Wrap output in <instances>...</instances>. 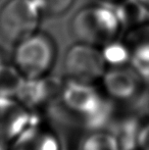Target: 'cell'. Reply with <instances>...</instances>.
<instances>
[{"mask_svg": "<svg viewBox=\"0 0 149 150\" xmlns=\"http://www.w3.org/2000/svg\"><path fill=\"white\" fill-rule=\"evenodd\" d=\"M77 42L103 48L119 39L123 31L114 9L105 4H90L79 9L70 24Z\"/></svg>", "mask_w": 149, "mask_h": 150, "instance_id": "cell-1", "label": "cell"}, {"mask_svg": "<svg viewBox=\"0 0 149 150\" xmlns=\"http://www.w3.org/2000/svg\"><path fill=\"white\" fill-rule=\"evenodd\" d=\"M57 48L54 39L37 31L14 44L12 64L27 80L44 78L55 62Z\"/></svg>", "mask_w": 149, "mask_h": 150, "instance_id": "cell-2", "label": "cell"}, {"mask_svg": "<svg viewBox=\"0 0 149 150\" xmlns=\"http://www.w3.org/2000/svg\"><path fill=\"white\" fill-rule=\"evenodd\" d=\"M42 18L33 0H7L0 8V36L18 43L39 31Z\"/></svg>", "mask_w": 149, "mask_h": 150, "instance_id": "cell-3", "label": "cell"}, {"mask_svg": "<svg viewBox=\"0 0 149 150\" xmlns=\"http://www.w3.org/2000/svg\"><path fill=\"white\" fill-rule=\"evenodd\" d=\"M106 61L101 49L89 44L76 42L66 52L64 71L70 79L90 84L104 76Z\"/></svg>", "mask_w": 149, "mask_h": 150, "instance_id": "cell-4", "label": "cell"}, {"mask_svg": "<svg viewBox=\"0 0 149 150\" xmlns=\"http://www.w3.org/2000/svg\"><path fill=\"white\" fill-rule=\"evenodd\" d=\"M25 115L12 97H0V141H9L18 135Z\"/></svg>", "mask_w": 149, "mask_h": 150, "instance_id": "cell-5", "label": "cell"}, {"mask_svg": "<svg viewBox=\"0 0 149 150\" xmlns=\"http://www.w3.org/2000/svg\"><path fill=\"white\" fill-rule=\"evenodd\" d=\"M121 40L127 46L131 61L149 67V22L125 31Z\"/></svg>", "mask_w": 149, "mask_h": 150, "instance_id": "cell-6", "label": "cell"}, {"mask_svg": "<svg viewBox=\"0 0 149 150\" xmlns=\"http://www.w3.org/2000/svg\"><path fill=\"white\" fill-rule=\"evenodd\" d=\"M113 9L125 31L149 22V9L140 0H124Z\"/></svg>", "mask_w": 149, "mask_h": 150, "instance_id": "cell-7", "label": "cell"}, {"mask_svg": "<svg viewBox=\"0 0 149 150\" xmlns=\"http://www.w3.org/2000/svg\"><path fill=\"white\" fill-rule=\"evenodd\" d=\"M25 78L12 64H0V97L18 96L24 85Z\"/></svg>", "mask_w": 149, "mask_h": 150, "instance_id": "cell-8", "label": "cell"}, {"mask_svg": "<svg viewBox=\"0 0 149 150\" xmlns=\"http://www.w3.org/2000/svg\"><path fill=\"white\" fill-rule=\"evenodd\" d=\"M101 51L103 53L106 64H110L112 67L124 65L129 60H131L127 46L121 39H117L107 44L103 48H101Z\"/></svg>", "mask_w": 149, "mask_h": 150, "instance_id": "cell-9", "label": "cell"}, {"mask_svg": "<svg viewBox=\"0 0 149 150\" xmlns=\"http://www.w3.org/2000/svg\"><path fill=\"white\" fill-rule=\"evenodd\" d=\"M42 16L57 18L71 9L75 0H33Z\"/></svg>", "mask_w": 149, "mask_h": 150, "instance_id": "cell-10", "label": "cell"}, {"mask_svg": "<svg viewBox=\"0 0 149 150\" xmlns=\"http://www.w3.org/2000/svg\"><path fill=\"white\" fill-rule=\"evenodd\" d=\"M99 1H100V3H102V4H105V5L114 7V6H117V4L121 3L124 0H99Z\"/></svg>", "mask_w": 149, "mask_h": 150, "instance_id": "cell-11", "label": "cell"}, {"mask_svg": "<svg viewBox=\"0 0 149 150\" xmlns=\"http://www.w3.org/2000/svg\"><path fill=\"white\" fill-rule=\"evenodd\" d=\"M140 1H141L142 3H143L144 5H145L146 7H147L148 9H149V0H140Z\"/></svg>", "mask_w": 149, "mask_h": 150, "instance_id": "cell-12", "label": "cell"}, {"mask_svg": "<svg viewBox=\"0 0 149 150\" xmlns=\"http://www.w3.org/2000/svg\"><path fill=\"white\" fill-rule=\"evenodd\" d=\"M5 61H4V58H3V54L1 53V51H0V64L1 63H4Z\"/></svg>", "mask_w": 149, "mask_h": 150, "instance_id": "cell-13", "label": "cell"}, {"mask_svg": "<svg viewBox=\"0 0 149 150\" xmlns=\"http://www.w3.org/2000/svg\"><path fill=\"white\" fill-rule=\"evenodd\" d=\"M0 150H5V149H4L3 147H1V146H0Z\"/></svg>", "mask_w": 149, "mask_h": 150, "instance_id": "cell-14", "label": "cell"}]
</instances>
